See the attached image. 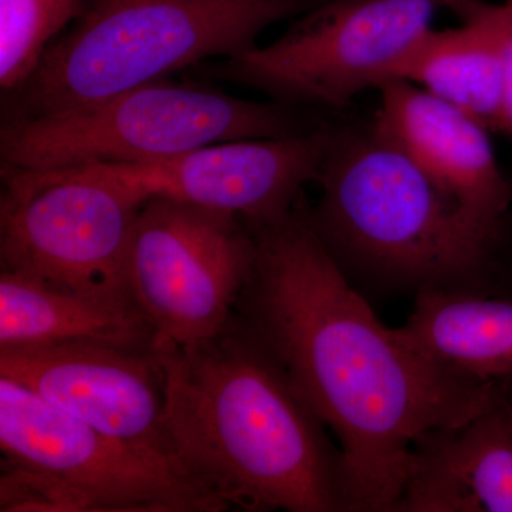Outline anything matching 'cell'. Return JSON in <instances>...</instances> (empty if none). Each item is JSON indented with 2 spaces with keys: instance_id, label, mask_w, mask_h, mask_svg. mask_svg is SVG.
Masks as SVG:
<instances>
[{
  "instance_id": "cell-1",
  "label": "cell",
  "mask_w": 512,
  "mask_h": 512,
  "mask_svg": "<svg viewBox=\"0 0 512 512\" xmlns=\"http://www.w3.org/2000/svg\"><path fill=\"white\" fill-rule=\"evenodd\" d=\"M305 195L248 228L251 278L235 315L339 440L348 512H396L416 441L490 404L500 382L457 372L384 326L320 239Z\"/></svg>"
},
{
  "instance_id": "cell-2",
  "label": "cell",
  "mask_w": 512,
  "mask_h": 512,
  "mask_svg": "<svg viewBox=\"0 0 512 512\" xmlns=\"http://www.w3.org/2000/svg\"><path fill=\"white\" fill-rule=\"evenodd\" d=\"M160 360L173 456L229 510L348 512L340 447L235 312L214 338L160 343Z\"/></svg>"
},
{
  "instance_id": "cell-3",
  "label": "cell",
  "mask_w": 512,
  "mask_h": 512,
  "mask_svg": "<svg viewBox=\"0 0 512 512\" xmlns=\"http://www.w3.org/2000/svg\"><path fill=\"white\" fill-rule=\"evenodd\" d=\"M318 183L313 225L360 293H485L500 237L375 127L332 136Z\"/></svg>"
},
{
  "instance_id": "cell-4",
  "label": "cell",
  "mask_w": 512,
  "mask_h": 512,
  "mask_svg": "<svg viewBox=\"0 0 512 512\" xmlns=\"http://www.w3.org/2000/svg\"><path fill=\"white\" fill-rule=\"evenodd\" d=\"M323 0H96L3 93L2 121L83 109L204 60L254 49L269 26Z\"/></svg>"
},
{
  "instance_id": "cell-5",
  "label": "cell",
  "mask_w": 512,
  "mask_h": 512,
  "mask_svg": "<svg viewBox=\"0 0 512 512\" xmlns=\"http://www.w3.org/2000/svg\"><path fill=\"white\" fill-rule=\"evenodd\" d=\"M0 511L222 512L177 460L127 443L0 377Z\"/></svg>"
},
{
  "instance_id": "cell-6",
  "label": "cell",
  "mask_w": 512,
  "mask_h": 512,
  "mask_svg": "<svg viewBox=\"0 0 512 512\" xmlns=\"http://www.w3.org/2000/svg\"><path fill=\"white\" fill-rule=\"evenodd\" d=\"M279 104L168 79L93 106L2 121V164L33 170L140 163L194 148L301 133Z\"/></svg>"
},
{
  "instance_id": "cell-7",
  "label": "cell",
  "mask_w": 512,
  "mask_h": 512,
  "mask_svg": "<svg viewBox=\"0 0 512 512\" xmlns=\"http://www.w3.org/2000/svg\"><path fill=\"white\" fill-rule=\"evenodd\" d=\"M0 265L67 291L133 298L128 256L146 200L99 165L0 164Z\"/></svg>"
},
{
  "instance_id": "cell-8",
  "label": "cell",
  "mask_w": 512,
  "mask_h": 512,
  "mask_svg": "<svg viewBox=\"0 0 512 512\" xmlns=\"http://www.w3.org/2000/svg\"><path fill=\"white\" fill-rule=\"evenodd\" d=\"M440 0H323L264 47L207 64L214 79L278 100L342 109L390 82L431 29Z\"/></svg>"
},
{
  "instance_id": "cell-9",
  "label": "cell",
  "mask_w": 512,
  "mask_h": 512,
  "mask_svg": "<svg viewBox=\"0 0 512 512\" xmlns=\"http://www.w3.org/2000/svg\"><path fill=\"white\" fill-rule=\"evenodd\" d=\"M254 262V235L239 218L150 198L134 229L128 286L160 343L191 345L225 329Z\"/></svg>"
},
{
  "instance_id": "cell-10",
  "label": "cell",
  "mask_w": 512,
  "mask_h": 512,
  "mask_svg": "<svg viewBox=\"0 0 512 512\" xmlns=\"http://www.w3.org/2000/svg\"><path fill=\"white\" fill-rule=\"evenodd\" d=\"M332 134L244 138L140 163L96 164L140 197L168 198L227 212L247 228L291 211L303 187L318 181Z\"/></svg>"
},
{
  "instance_id": "cell-11",
  "label": "cell",
  "mask_w": 512,
  "mask_h": 512,
  "mask_svg": "<svg viewBox=\"0 0 512 512\" xmlns=\"http://www.w3.org/2000/svg\"><path fill=\"white\" fill-rule=\"evenodd\" d=\"M0 377L127 443L174 458L157 350L80 342L0 349Z\"/></svg>"
},
{
  "instance_id": "cell-12",
  "label": "cell",
  "mask_w": 512,
  "mask_h": 512,
  "mask_svg": "<svg viewBox=\"0 0 512 512\" xmlns=\"http://www.w3.org/2000/svg\"><path fill=\"white\" fill-rule=\"evenodd\" d=\"M372 126L397 144L441 191L481 227L500 237L512 190L488 128L404 80L380 86Z\"/></svg>"
},
{
  "instance_id": "cell-13",
  "label": "cell",
  "mask_w": 512,
  "mask_h": 512,
  "mask_svg": "<svg viewBox=\"0 0 512 512\" xmlns=\"http://www.w3.org/2000/svg\"><path fill=\"white\" fill-rule=\"evenodd\" d=\"M396 512H512V403L501 384L481 412L416 441Z\"/></svg>"
},
{
  "instance_id": "cell-14",
  "label": "cell",
  "mask_w": 512,
  "mask_h": 512,
  "mask_svg": "<svg viewBox=\"0 0 512 512\" xmlns=\"http://www.w3.org/2000/svg\"><path fill=\"white\" fill-rule=\"evenodd\" d=\"M96 342L160 348L157 330L133 298H109L0 272V349Z\"/></svg>"
},
{
  "instance_id": "cell-15",
  "label": "cell",
  "mask_w": 512,
  "mask_h": 512,
  "mask_svg": "<svg viewBox=\"0 0 512 512\" xmlns=\"http://www.w3.org/2000/svg\"><path fill=\"white\" fill-rule=\"evenodd\" d=\"M461 19V28H431L424 33L396 67L392 80L412 83L488 130L501 131L504 63L500 45L480 19Z\"/></svg>"
},
{
  "instance_id": "cell-16",
  "label": "cell",
  "mask_w": 512,
  "mask_h": 512,
  "mask_svg": "<svg viewBox=\"0 0 512 512\" xmlns=\"http://www.w3.org/2000/svg\"><path fill=\"white\" fill-rule=\"evenodd\" d=\"M402 330L424 352L464 375L512 377V301L483 292L426 291Z\"/></svg>"
},
{
  "instance_id": "cell-17",
  "label": "cell",
  "mask_w": 512,
  "mask_h": 512,
  "mask_svg": "<svg viewBox=\"0 0 512 512\" xmlns=\"http://www.w3.org/2000/svg\"><path fill=\"white\" fill-rule=\"evenodd\" d=\"M83 0H0V87L10 92L35 72L55 37L84 12Z\"/></svg>"
},
{
  "instance_id": "cell-18",
  "label": "cell",
  "mask_w": 512,
  "mask_h": 512,
  "mask_svg": "<svg viewBox=\"0 0 512 512\" xmlns=\"http://www.w3.org/2000/svg\"><path fill=\"white\" fill-rule=\"evenodd\" d=\"M458 16H473L490 28L500 45L504 63L503 127L512 136V3L485 0H440Z\"/></svg>"
},
{
  "instance_id": "cell-19",
  "label": "cell",
  "mask_w": 512,
  "mask_h": 512,
  "mask_svg": "<svg viewBox=\"0 0 512 512\" xmlns=\"http://www.w3.org/2000/svg\"><path fill=\"white\" fill-rule=\"evenodd\" d=\"M501 389L505 396L508 397V400L512 403V377H508V379L500 380Z\"/></svg>"
},
{
  "instance_id": "cell-20",
  "label": "cell",
  "mask_w": 512,
  "mask_h": 512,
  "mask_svg": "<svg viewBox=\"0 0 512 512\" xmlns=\"http://www.w3.org/2000/svg\"><path fill=\"white\" fill-rule=\"evenodd\" d=\"M505 2H510V3H512V0H505Z\"/></svg>"
}]
</instances>
